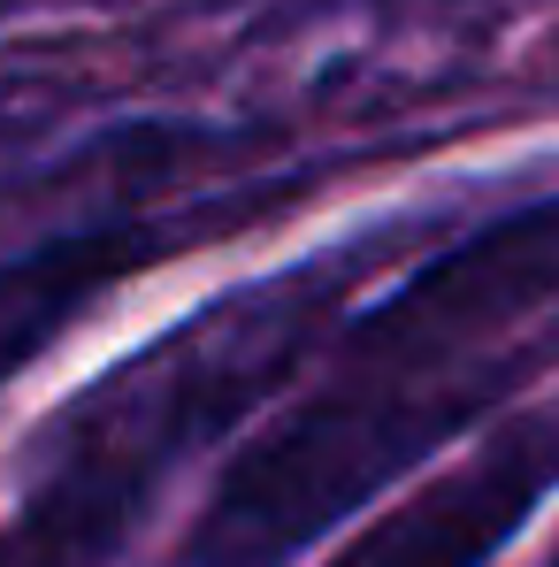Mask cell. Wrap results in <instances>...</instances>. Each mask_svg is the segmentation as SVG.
I'll return each instance as SVG.
<instances>
[{
	"label": "cell",
	"mask_w": 559,
	"mask_h": 567,
	"mask_svg": "<svg viewBox=\"0 0 559 567\" xmlns=\"http://www.w3.org/2000/svg\"><path fill=\"white\" fill-rule=\"evenodd\" d=\"M514 377L475 369V377H437V369H375L314 391L269 422L215 483L199 529H191V567H283L299 545L338 529L361 498H375L391 475L422 468L445 437L498 399Z\"/></svg>",
	"instance_id": "1"
},
{
	"label": "cell",
	"mask_w": 559,
	"mask_h": 567,
	"mask_svg": "<svg viewBox=\"0 0 559 567\" xmlns=\"http://www.w3.org/2000/svg\"><path fill=\"white\" fill-rule=\"evenodd\" d=\"M361 269H369V246L330 261V269L314 261V269H291L277 284H253V291L222 299L215 315H199L177 338H162L146 361L93 383L54 422V437H100V445H123L146 468L169 475L191 445L222 437L246 406H261L307 361V346L345 307Z\"/></svg>",
	"instance_id": "2"
},
{
	"label": "cell",
	"mask_w": 559,
	"mask_h": 567,
	"mask_svg": "<svg viewBox=\"0 0 559 567\" xmlns=\"http://www.w3.org/2000/svg\"><path fill=\"white\" fill-rule=\"evenodd\" d=\"M559 291V199H537L467 246L437 254L398 284L375 315L353 322V361L369 369H437L445 353L475 346L483 330L545 307Z\"/></svg>",
	"instance_id": "3"
},
{
	"label": "cell",
	"mask_w": 559,
	"mask_h": 567,
	"mask_svg": "<svg viewBox=\"0 0 559 567\" xmlns=\"http://www.w3.org/2000/svg\"><path fill=\"white\" fill-rule=\"evenodd\" d=\"M552 475H559V445L545 430H514V437L483 445L445 483L391 506L330 567H490V553L514 545V529L545 506Z\"/></svg>",
	"instance_id": "4"
},
{
	"label": "cell",
	"mask_w": 559,
	"mask_h": 567,
	"mask_svg": "<svg viewBox=\"0 0 559 567\" xmlns=\"http://www.w3.org/2000/svg\"><path fill=\"white\" fill-rule=\"evenodd\" d=\"M162 468L100 437H46V475L0 529V567H115Z\"/></svg>",
	"instance_id": "5"
},
{
	"label": "cell",
	"mask_w": 559,
	"mask_h": 567,
	"mask_svg": "<svg viewBox=\"0 0 559 567\" xmlns=\"http://www.w3.org/2000/svg\"><path fill=\"white\" fill-rule=\"evenodd\" d=\"M146 261H162V238L138 230V223L77 230V238H54V246H39V254L0 261V383L15 377V369H31L100 291L138 277Z\"/></svg>",
	"instance_id": "6"
},
{
	"label": "cell",
	"mask_w": 559,
	"mask_h": 567,
	"mask_svg": "<svg viewBox=\"0 0 559 567\" xmlns=\"http://www.w3.org/2000/svg\"><path fill=\"white\" fill-rule=\"evenodd\" d=\"M552 567H559V553H552Z\"/></svg>",
	"instance_id": "7"
}]
</instances>
